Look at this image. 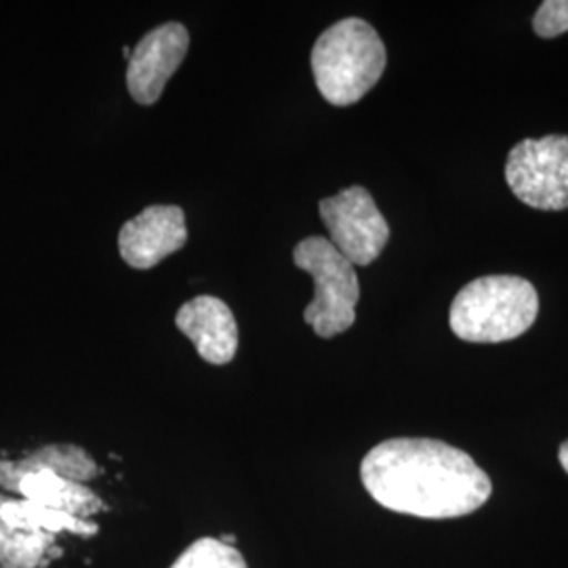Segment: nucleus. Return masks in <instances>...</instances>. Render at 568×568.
I'll list each match as a JSON object with an SVG mask.
<instances>
[{"label":"nucleus","mask_w":568,"mask_h":568,"mask_svg":"<svg viewBox=\"0 0 568 568\" xmlns=\"http://www.w3.org/2000/svg\"><path fill=\"white\" fill-rule=\"evenodd\" d=\"M361 476L379 506L427 520L467 516L493 493L485 469L467 453L434 438H392L371 448Z\"/></svg>","instance_id":"obj_1"},{"label":"nucleus","mask_w":568,"mask_h":568,"mask_svg":"<svg viewBox=\"0 0 568 568\" xmlns=\"http://www.w3.org/2000/svg\"><path fill=\"white\" fill-rule=\"evenodd\" d=\"M386 44L365 20L337 21L312 49L314 81L326 102L345 108L361 102L386 70Z\"/></svg>","instance_id":"obj_2"},{"label":"nucleus","mask_w":568,"mask_h":568,"mask_svg":"<svg viewBox=\"0 0 568 568\" xmlns=\"http://www.w3.org/2000/svg\"><path fill=\"white\" fill-rule=\"evenodd\" d=\"M539 314V295L520 276H483L453 300L448 325L469 344H501L525 335Z\"/></svg>","instance_id":"obj_3"},{"label":"nucleus","mask_w":568,"mask_h":568,"mask_svg":"<svg viewBox=\"0 0 568 568\" xmlns=\"http://www.w3.org/2000/svg\"><path fill=\"white\" fill-rule=\"evenodd\" d=\"M293 262L314 281V300L305 307V323L325 339L352 328L361 300L356 267L323 236H310L297 244Z\"/></svg>","instance_id":"obj_4"},{"label":"nucleus","mask_w":568,"mask_h":568,"mask_svg":"<svg viewBox=\"0 0 568 568\" xmlns=\"http://www.w3.org/2000/svg\"><path fill=\"white\" fill-rule=\"evenodd\" d=\"M506 180L518 201L537 211L568 209V138L523 140L508 154Z\"/></svg>","instance_id":"obj_5"},{"label":"nucleus","mask_w":568,"mask_h":568,"mask_svg":"<svg viewBox=\"0 0 568 568\" xmlns=\"http://www.w3.org/2000/svg\"><path fill=\"white\" fill-rule=\"evenodd\" d=\"M318 211L328 230V241L349 264L371 265L384 253L389 225L363 185H352L323 199Z\"/></svg>","instance_id":"obj_6"},{"label":"nucleus","mask_w":568,"mask_h":568,"mask_svg":"<svg viewBox=\"0 0 568 568\" xmlns=\"http://www.w3.org/2000/svg\"><path fill=\"white\" fill-rule=\"evenodd\" d=\"M187 49L190 34L182 23L169 21L150 30L129 58L126 87L131 98L142 105L159 102L166 82L185 60Z\"/></svg>","instance_id":"obj_7"},{"label":"nucleus","mask_w":568,"mask_h":568,"mask_svg":"<svg viewBox=\"0 0 568 568\" xmlns=\"http://www.w3.org/2000/svg\"><path fill=\"white\" fill-rule=\"evenodd\" d=\"M187 241L185 215L180 206L154 204L122 225L119 251L126 265L150 270L178 253Z\"/></svg>","instance_id":"obj_8"},{"label":"nucleus","mask_w":568,"mask_h":568,"mask_svg":"<svg viewBox=\"0 0 568 568\" xmlns=\"http://www.w3.org/2000/svg\"><path fill=\"white\" fill-rule=\"evenodd\" d=\"M175 325L194 344L209 365H227L239 349V325L224 300L201 295L183 304L175 314Z\"/></svg>","instance_id":"obj_9"},{"label":"nucleus","mask_w":568,"mask_h":568,"mask_svg":"<svg viewBox=\"0 0 568 568\" xmlns=\"http://www.w3.org/2000/svg\"><path fill=\"white\" fill-rule=\"evenodd\" d=\"M11 493L81 520H89L103 509V501L98 493L49 469L23 474Z\"/></svg>","instance_id":"obj_10"},{"label":"nucleus","mask_w":568,"mask_h":568,"mask_svg":"<svg viewBox=\"0 0 568 568\" xmlns=\"http://www.w3.org/2000/svg\"><path fill=\"white\" fill-rule=\"evenodd\" d=\"M41 469L55 471L74 483H87L100 471L98 464L81 447L47 445L20 462H0V487L11 493L23 474Z\"/></svg>","instance_id":"obj_11"},{"label":"nucleus","mask_w":568,"mask_h":568,"mask_svg":"<svg viewBox=\"0 0 568 568\" xmlns=\"http://www.w3.org/2000/svg\"><path fill=\"white\" fill-rule=\"evenodd\" d=\"M0 523H4L7 527L21 528L30 532H49L55 537L63 530L82 537H93L98 532V525L89 520L68 516L63 511L47 508L23 497L11 499L7 495H0Z\"/></svg>","instance_id":"obj_12"},{"label":"nucleus","mask_w":568,"mask_h":568,"mask_svg":"<svg viewBox=\"0 0 568 568\" xmlns=\"http://www.w3.org/2000/svg\"><path fill=\"white\" fill-rule=\"evenodd\" d=\"M55 546V535L30 532L0 523V568H42Z\"/></svg>","instance_id":"obj_13"},{"label":"nucleus","mask_w":568,"mask_h":568,"mask_svg":"<svg viewBox=\"0 0 568 568\" xmlns=\"http://www.w3.org/2000/svg\"><path fill=\"white\" fill-rule=\"evenodd\" d=\"M171 568H248L241 551L222 539L203 537L194 541Z\"/></svg>","instance_id":"obj_14"},{"label":"nucleus","mask_w":568,"mask_h":568,"mask_svg":"<svg viewBox=\"0 0 568 568\" xmlns=\"http://www.w3.org/2000/svg\"><path fill=\"white\" fill-rule=\"evenodd\" d=\"M532 30L541 39H556L568 32V0H546L541 2Z\"/></svg>","instance_id":"obj_15"},{"label":"nucleus","mask_w":568,"mask_h":568,"mask_svg":"<svg viewBox=\"0 0 568 568\" xmlns=\"http://www.w3.org/2000/svg\"><path fill=\"white\" fill-rule=\"evenodd\" d=\"M558 459H560V464H562L565 471L568 474V440L560 447V450H558Z\"/></svg>","instance_id":"obj_16"}]
</instances>
